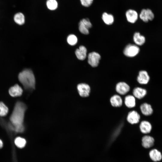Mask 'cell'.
Masks as SVG:
<instances>
[{"label":"cell","instance_id":"cell-14","mask_svg":"<svg viewBox=\"0 0 162 162\" xmlns=\"http://www.w3.org/2000/svg\"><path fill=\"white\" fill-rule=\"evenodd\" d=\"M125 15L127 21L131 23H135L138 17L137 12L134 10L129 9L126 12Z\"/></svg>","mask_w":162,"mask_h":162},{"label":"cell","instance_id":"cell-8","mask_svg":"<svg viewBox=\"0 0 162 162\" xmlns=\"http://www.w3.org/2000/svg\"><path fill=\"white\" fill-rule=\"evenodd\" d=\"M140 110L142 114L146 117L152 115L154 112L152 106L147 102H143L140 106Z\"/></svg>","mask_w":162,"mask_h":162},{"label":"cell","instance_id":"cell-29","mask_svg":"<svg viewBox=\"0 0 162 162\" xmlns=\"http://www.w3.org/2000/svg\"><path fill=\"white\" fill-rule=\"evenodd\" d=\"M3 142L0 139V148H2L3 146Z\"/></svg>","mask_w":162,"mask_h":162},{"label":"cell","instance_id":"cell-17","mask_svg":"<svg viewBox=\"0 0 162 162\" xmlns=\"http://www.w3.org/2000/svg\"><path fill=\"white\" fill-rule=\"evenodd\" d=\"M112 106L114 107H119L122 104V100L121 97L118 94H115L112 96L110 99Z\"/></svg>","mask_w":162,"mask_h":162},{"label":"cell","instance_id":"cell-4","mask_svg":"<svg viewBox=\"0 0 162 162\" xmlns=\"http://www.w3.org/2000/svg\"><path fill=\"white\" fill-rule=\"evenodd\" d=\"M79 30L82 34H89V29L92 26V24L88 18L83 19L79 23Z\"/></svg>","mask_w":162,"mask_h":162},{"label":"cell","instance_id":"cell-18","mask_svg":"<svg viewBox=\"0 0 162 162\" xmlns=\"http://www.w3.org/2000/svg\"><path fill=\"white\" fill-rule=\"evenodd\" d=\"M77 58L79 60H84L86 56L87 49L83 46H80L79 49H76L75 52Z\"/></svg>","mask_w":162,"mask_h":162},{"label":"cell","instance_id":"cell-21","mask_svg":"<svg viewBox=\"0 0 162 162\" xmlns=\"http://www.w3.org/2000/svg\"><path fill=\"white\" fill-rule=\"evenodd\" d=\"M133 40L136 45L139 46L143 45L146 41L145 37L141 35L139 32H136L134 34Z\"/></svg>","mask_w":162,"mask_h":162},{"label":"cell","instance_id":"cell-13","mask_svg":"<svg viewBox=\"0 0 162 162\" xmlns=\"http://www.w3.org/2000/svg\"><path fill=\"white\" fill-rule=\"evenodd\" d=\"M147 94V91L146 88L137 87L134 88L133 91V96L136 98L140 100L145 98Z\"/></svg>","mask_w":162,"mask_h":162},{"label":"cell","instance_id":"cell-10","mask_svg":"<svg viewBox=\"0 0 162 162\" xmlns=\"http://www.w3.org/2000/svg\"><path fill=\"white\" fill-rule=\"evenodd\" d=\"M139 128L142 133L147 134L151 133L152 129V126L149 121L146 120H144L140 122Z\"/></svg>","mask_w":162,"mask_h":162},{"label":"cell","instance_id":"cell-23","mask_svg":"<svg viewBox=\"0 0 162 162\" xmlns=\"http://www.w3.org/2000/svg\"><path fill=\"white\" fill-rule=\"evenodd\" d=\"M14 20L17 24L19 25H22L25 22L24 16L21 13H17L14 16Z\"/></svg>","mask_w":162,"mask_h":162},{"label":"cell","instance_id":"cell-7","mask_svg":"<svg viewBox=\"0 0 162 162\" xmlns=\"http://www.w3.org/2000/svg\"><path fill=\"white\" fill-rule=\"evenodd\" d=\"M88 62L93 67L98 65L101 57L98 53L93 52L90 53L88 55Z\"/></svg>","mask_w":162,"mask_h":162},{"label":"cell","instance_id":"cell-20","mask_svg":"<svg viewBox=\"0 0 162 162\" xmlns=\"http://www.w3.org/2000/svg\"><path fill=\"white\" fill-rule=\"evenodd\" d=\"M149 156L151 160L155 162L160 161L162 158L161 152L155 149H153L150 151Z\"/></svg>","mask_w":162,"mask_h":162},{"label":"cell","instance_id":"cell-25","mask_svg":"<svg viewBox=\"0 0 162 162\" xmlns=\"http://www.w3.org/2000/svg\"><path fill=\"white\" fill-rule=\"evenodd\" d=\"M14 143L17 147L22 148L25 146L26 144V141L25 139L23 138L18 137L15 139Z\"/></svg>","mask_w":162,"mask_h":162},{"label":"cell","instance_id":"cell-9","mask_svg":"<svg viewBox=\"0 0 162 162\" xmlns=\"http://www.w3.org/2000/svg\"><path fill=\"white\" fill-rule=\"evenodd\" d=\"M141 116L138 112L132 110L129 112L127 117V121L132 124L138 123L140 119Z\"/></svg>","mask_w":162,"mask_h":162},{"label":"cell","instance_id":"cell-3","mask_svg":"<svg viewBox=\"0 0 162 162\" xmlns=\"http://www.w3.org/2000/svg\"><path fill=\"white\" fill-rule=\"evenodd\" d=\"M140 50V48L137 45L129 44L124 48L123 53L127 57H132L137 55Z\"/></svg>","mask_w":162,"mask_h":162},{"label":"cell","instance_id":"cell-27","mask_svg":"<svg viewBox=\"0 0 162 162\" xmlns=\"http://www.w3.org/2000/svg\"><path fill=\"white\" fill-rule=\"evenodd\" d=\"M67 41L70 45H74L77 43V39L74 35L70 34L68 36Z\"/></svg>","mask_w":162,"mask_h":162},{"label":"cell","instance_id":"cell-2","mask_svg":"<svg viewBox=\"0 0 162 162\" xmlns=\"http://www.w3.org/2000/svg\"><path fill=\"white\" fill-rule=\"evenodd\" d=\"M18 79L26 89H32L35 88V78L31 70L26 69L20 73L18 75Z\"/></svg>","mask_w":162,"mask_h":162},{"label":"cell","instance_id":"cell-16","mask_svg":"<svg viewBox=\"0 0 162 162\" xmlns=\"http://www.w3.org/2000/svg\"><path fill=\"white\" fill-rule=\"evenodd\" d=\"M22 88L17 84L10 87L9 90L10 95L13 97L20 96L22 94Z\"/></svg>","mask_w":162,"mask_h":162},{"label":"cell","instance_id":"cell-5","mask_svg":"<svg viewBox=\"0 0 162 162\" xmlns=\"http://www.w3.org/2000/svg\"><path fill=\"white\" fill-rule=\"evenodd\" d=\"M140 19L144 22H148L152 20L154 18V15L152 11L149 9H143L141 11L139 15Z\"/></svg>","mask_w":162,"mask_h":162},{"label":"cell","instance_id":"cell-19","mask_svg":"<svg viewBox=\"0 0 162 162\" xmlns=\"http://www.w3.org/2000/svg\"><path fill=\"white\" fill-rule=\"evenodd\" d=\"M124 103L125 106L129 108L134 107L136 105L135 97L131 95H128L125 97Z\"/></svg>","mask_w":162,"mask_h":162},{"label":"cell","instance_id":"cell-24","mask_svg":"<svg viewBox=\"0 0 162 162\" xmlns=\"http://www.w3.org/2000/svg\"><path fill=\"white\" fill-rule=\"evenodd\" d=\"M46 5L48 9L53 10L57 8L58 4L56 0H47Z\"/></svg>","mask_w":162,"mask_h":162},{"label":"cell","instance_id":"cell-26","mask_svg":"<svg viewBox=\"0 0 162 162\" xmlns=\"http://www.w3.org/2000/svg\"><path fill=\"white\" fill-rule=\"evenodd\" d=\"M8 111L7 106L3 102H0V116H6Z\"/></svg>","mask_w":162,"mask_h":162},{"label":"cell","instance_id":"cell-12","mask_svg":"<svg viewBox=\"0 0 162 162\" xmlns=\"http://www.w3.org/2000/svg\"><path fill=\"white\" fill-rule=\"evenodd\" d=\"M77 88L80 95L82 97L89 96L90 92V87L89 85L86 83H80L77 86Z\"/></svg>","mask_w":162,"mask_h":162},{"label":"cell","instance_id":"cell-11","mask_svg":"<svg viewBox=\"0 0 162 162\" xmlns=\"http://www.w3.org/2000/svg\"><path fill=\"white\" fill-rule=\"evenodd\" d=\"M130 88L126 83L121 82L118 83L116 86V92L121 95H124L127 94L130 90Z\"/></svg>","mask_w":162,"mask_h":162},{"label":"cell","instance_id":"cell-28","mask_svg":"<svg viewBox=\"0 0 162 162\" xmlns=\"http://www.w3.org/2000/svg\"><path fill=\"white\" fill-rule=\"evenodd\" d=\"M82 6L86 7L90 6L92 4L93 0H80Z\"/></svg>","mask_w":162,"mask_h":162},{"label":"cell","instance_id":"cell-1","mask_svg":"<svg viewBox=\"0 0 162 162\" xmlns=\"http://www.w3.org/2000/svg\"><path fill=\"white\" fill-rule=\"evenodd\" d=\"M26 109V105L21 102H17L15 106L10 120L11 124L10 128L16 132L22 133L24 131L23 124Z\"/></svg>","mask_w":162,"mask_h":162},{"label":"cell","instance_id":"cell-15","mask_svg":"<svg viewBox=\"0 0 162 162\" xmlns=\"http://www.w3.org/2000/svg\"><path fill=\"white\" fill-rule=\"evenodd\" d=\"M154 141V138L152 136L148 135H145L142 139V146L145 148H150L153 145Z\"/></svg>","mask_w":162,"mask_h":162},{"label":"cell","instance_id":"cell-6","mask_svg":"<svg viewBox=\"0 0 162 162\" xmlns=\"http://www.w3.org/2000/svg\"><path fill=\"white\" fill-rule=\"evenodd\" d=\"M150 80V77L146 71L141 70L139 72L137 78V81L139 84L143 85H147Z\"/></svg>","mask_w":162,"mask_h":162},{"label":"cell","instance_id":"cell-22","mask_svg":"<svg viewBox=\"0 0 162 162\" xmlns=\"http://www.w3.org/2000/svg\"><path fill=\"white\" fill-rule=\"evenodd\" d=\"M102 18L104 22L107 25L112 24L114 21V17L113 15L106 12L103 13Z\"/></svg>","mask_w":162,"mask_h":162}]
</instances>
